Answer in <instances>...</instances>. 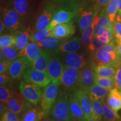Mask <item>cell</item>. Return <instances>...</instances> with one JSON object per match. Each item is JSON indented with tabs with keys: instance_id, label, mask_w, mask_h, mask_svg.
Here are the masks:
<instances>
[{
	"instance_id": "obj_55",
	"label": "cell",
	"mask_w": 121,
	"mask_h": 121,
	"mask_svg": "<svg viewBox=\"0 0 121 121\" xmlns=\"http://www.w3.org/2000/svg\"><path fill=\"white\" fill-rule=\"evenodd\" d=\"M119 17H120V18H121V14H120V15H119Z\"/></svg>"
},
{
	"instance_id": "obj_42",
	"label": "cell",
	"mask_w": 121,
	"mask_h": 121,
	"mask_svg": "<svg viewBox=\"0 0 121 121\" xmlns=\"http://www.w3.org/2000/svg\"><path fill=\"white\" fill-rule=\"evenodd\" d=\"M11 77L9 76L6 73H2L0 75V85L12 87Z\"/></svg>"
},
{
	"instance_id": "obj_46",
	"label": "cell",
	"mask_w": 121,
	"mask_h": 121,
	"mask_svg": "<svg viewBox=\"0 0 121 121\" xmlns=\"http://www.w3.org/2000/svg\"><path fill=\"white\" fill-rule=\"evenodd\" d=\"M105 29V28L103 26H100V25H96L95 26L94 28V36H99L103 34L104 30Z\"/></svg>"
},
{
	"instance_id": "obj_6",
	"label": "cell",
	"mask_w": 121,
	"mask_h": 121,
	"mask_svg": "<svg viewBox=\"0 0 121 121\" xmlns=\"http://www.w3.org/2000/svg\"><path fill=\"white\" fill-rule=\"evenodd\" d=\"M19 90L26 100L34 106L37 105L41 98V87L37 85L22 81L19 85Z\"/></svg>"
},
{
	"instance_id": "obj_18",
	"label": "cell",
	"mask_w": 121,
	"mask_h": 121,
	"mask_svg": "<svg viewBox=\"0 0 121 121\" xmlns=\"http://www.w3.org/2000/svg\"><path fill=\"white\" fill-rule=\"evenodd\" d=\"M42 49L35 42L29 40L26 46L22 51H19V57H25L32 63L37 59L41 52Z\"/></svg>"
},
{
	"instance_id": "obj_7",
	"label": "cell",
	"mask_w": 121,
	"mask_h": 121,
	"mask_svg": "<svg viewBox=\"0 0 121 121\" xmlns=\"http://www.w3.org/2000/svg\"><path fill=\"white\" fill-rule=\"evenodd\" d=\"M2 15L1 19L7 29L11 31H17L22 29L23 19L13 8L3 10Z\"/></svg>"
},
{
	"instance_id": "obj_51",
	"label": "cell",
	"mask_w": 121,
	"mask_h": 121,
	"mask_svg": "<svg viewBox=\"0 0 121 121\" xmlns=\"http://www.w3.org/2000/svg\"><path fill=\"white\" fill-rule=\"evenodd\" d=\"M121 13V0H118V9L117 14L120 15Z\"/></svg>"
},
{
	"instance_id": "obj_43",
	"label": "cell",
	"mask_w": 121,
	"mask_h": 121,
	"mask_svg": "<svg viewBox=\"0 0 121 121\" xmlns=\"http://www.w3.org/2000/svg\"><path fill=\"white\" fill-rule=\"evenodd\" d=\"M115 78V87L121 91V65L117 69Z\"/></svg>"
},
{
	"instance_id": "obj_45",
	"label": "cell",
	"mask_w": 121,
	"mask_h": 121,
	"mask_svg": "<svg viewBox=\"0 0 121 121\" xmlns=\"http://www.w3.org/2000/svg\"><path fill=\"white\" fill-rule=\"evenodd\" d=\"M103 51L105 52H117V46H116L113 42H111L110 43L104 45L103 47L100 48Z\"/></svg>"
},
{
	"instance_id": "obj_27",
	"label": "cell",
	"mask_w": 121,
	"mask_h": 121,
	"mask_svg": "<svg viewBox=\"0 0 121 121\" xmlns=\"http://www.w3.org/2000/svg\"><path fill=\"white\" fill-rule=\"evenodd\" d=\"M19 52L15 47H7L1 48L0 52V60H4L12 62L19 57Z\"/></svg>"
},
{
	"instance_id": "obj_39",
	"label": "cell",
	"mask_w": 121,
	"mask_h": 121,
	"mask_svg": "<svg viewBox=\"0 0 121 121\" xmlns=\"http://www.w3.org/2000/svg\"><path fill=\"white\" fill-rule=\"evenodd\" d=\"M1 118V121H21L19 114L10 110H7Z\"/></svg>"
},
{
	"instance_id": "obj_34",
	"label": "cell",
	"mask_w": 121,
	"mask_h": 121,
	"mask_svg": "<svg viewBox=\"0 0 121 121\" xmlns=\"http://www.w3.org/2000/svg\"><path fill=\"white\" fill-rule=\"evenodd\" d=\"M120 119L117 112L113 110L104 102V121H119Z\"/></svg>"
},
{
	"instance_id": "obj_4",
	"label": "cell",
	"mask_w": 121,
	"mask_h": 121,
	"mask_svg": "<svg viewBox=\"0 0 121 121\" xmlns=\"http://www.w3.org/2000/svg\"><path fill=\"white\" fill-rule=\"evenodd\" d=\"M65 64L56 51L52 53V57L48 64L47 73L52 80V82L58 85L61 84V78L64 71Z\"/></svg>"
},
{
	"instance_id": "obj_23",
	"label": "cell",
	"mask_w": 121,
	"mask_h": 121,
	"mask_svg": "<svg viewBox=\"0 0 121 121\" xmlns=\"http://www.w3.org/2000/svg\"><path fill=\"white\" fill-rule=\"evenodd\" d=\"M107 105L113 110L118 112L121 109V91L114 87L109 90L107 98Z\"/></svg>"
},
{
	"instance_id": "obj_25",
	"label": "cell",
	"mask_w": 121,
	"mask_h": 121,
	"mask_svg": "<svg viewBox=\"0 0 121 121\" xmlns=\"http://www.w3.org/2000/svg\"><path fill=\"white\" fill-rule=\"evenodd\" d=\"M95 73L99 76L112 77L114 76L117 69L112 65L108 63H99L93 66Z\"/></svg>"
},
{
	"instance_id": "obj_28",
	"label": "cell",
	"mask_w": 121,
	"mask_h": 121,
	"mask_svg": "<svg viewBox=\"0 0 121 121\" xmlns=\"http://www.w3.org/2000/svg\"><path fill=\"white\" fill-rule=\"evenodd\" d=\"M95 24L93 22L90 24L89 26L85 28L83 30L81 34V40L83 45L86 48H89L91 44L92 39L94 37V28H95Z\"/></svg>"
},
{
	"instance_id": "obj_50",
	"label": "cell",
	"mask_w": 121,
	"mask_h": 121,
	"mask_svg": "<svg viewBox=\"0 0 121 121\" xmlns=\"http://www.w3.org/2000/svg\"><path fill=\"white\" fill-rule=\"evenodd\" d=\"M4 28H6L5 25L3 22L2 19L1 18V20H0V33H1V34H2V33L4 31Z\"/></svg>"
},
{
	"instance_id": "obj_17",
	"label": "cell",
	"mask_w": 121,
	"mask_h": 121,
	"mask_svg": "<svg viewBox=\"0 0 121 121\" xmlns=\"http://www.w3.org/2000/svg\"><path fill=\"white\" fill-rule=\"evenodd\" d=\"M52 50L42 49L38 57L31 63L33 69L42 72H47L48 64L52 57Z\"/></svg>"
},
{
	"instance_id": "obj_11",
	"label": "cell",
	"mask_w": 121,
	"mask_h": 121,
	"mask_svg": "<svg viewBox=\"0 0 121 121\" xmlns=\"http://www.w3.org/2000/svg\"><path fill=\"white\" fill-rule=\"evenodd\" d=\"M73 95L81 106L85 119H94L93 105L86 91L79 89L75 91Z\"/></svg>"
},
{
	"instance_id": "obj_52",
	"label": "cell",
	"mask_w": 121,
	"mask_h": 121,
	"mask_svg": "<svg viewBox=\"0 0 121 121\" xmlns=\"http://www.w3.org/2000/svg\"><path fill=\"white\" fill-rule=\"evenodd\" d=\"M56 2H71V1H73V0H54Z\"/></svg>"
},
{
	"instance_id": "obj_5",
	"label": "cell",
	"mask_w": 121,
	"mask_h": 121,
	"mask_svg": "<svg viewBox=\"0 0 121 121\" xmlns=\"http://www.w3.org/2000/svg\"><path fill=\"white\" fill-rule=\"evenodd\" d=\"M24 81L33 84L44 87L52 82V80L47 72H42L30 67L26 71L23 76Z\"/></svg>"
},
{
	"instance_id": "obj_41",
	"label": "cell",
	"mask_w": 121,
	"mask_h": 121,
	"mask_svg": "<svg viewBox=\"0 0 121 121\" xmlns=\"http://www.w3.org/2000/svg\"><path fill=\"white\" fill-rule=\"evenodd\" d=\"M105 44H106L99 40L97 37L94 36L93 39H92L91 44L90 47H89V49H90L91 51H97V50L100 49L101 48L103 47Z\"/></svg>"
},
{
	"instance_id": "obj_53",
	"label": "cell",
	"mask_w": 121,
	"mask_h": 121,
	"mask_svg": "<svg viewBox=\"0 0 121 121\" xmlns=\"http://www.w3.org/2000/svg\"><path fill=\"white\" fill-rule=\"evenodd\" d=\"M80 121H98V120H96V119H85L84 118L82 120Z\"/></svg>"
},
{
	"instance_id": "obj_19",
	"label": "cell",
	"mask_w": 121,
	"mask_h": 121,
	"mask_svg": "<svg viewBox=\"0 0 121 121\" xmlns=\"http://www.w3.org/2000/svg\"><path fill=\"white\" fill-rule=\"evenodd\" d=\"M81 40L78 37H73L65 40L58 48L60 52L71 53L78 52L81 49Z\"/></svg>"
},
{
	"instance_id": "obj_35",
	"label": "cell",
	"mask_w": 121,
	"mask_h": 121,
	"mask_svg": "<svg viewBox=\"0 0 121 121\" xmlns=\"http://www.w3.org/2000/svg\"><path fill=\"white\" fill-rule=\"evenodd\" d=\"M118 9V0H110L107 5L106 13L112 22L114 21Z\"/></svg>"
},
{
	"instance_id": "obj_22",
	"label": "cell",
	"mask_w": 121,
	"mask_h": 121,
	"mask_svg": "<svg viewBox=\"0 0 121 121\" xmlns=\"http://www.w3.org/2000/svg\"><path fill=\"white\" fill-rule=\"evenodd\" d=\"M109 91L108 89L94 84L90 86L87 92L91 101L101 100L104 102Z\"/></svg>"
},
{
	"instance_id": "obj_2",
	"label": "cell",
	"mask_w": 121,
	"mask_h": 121,
	"mask_svg": "<svg viewBox=\"0 0 121 121\" xmlns=\"http://www.w3.org/2000/svg\"><path fill=\"white\" fill-rule=\"evenodd\" d=\"M58 85L51 82L43 87L41 98L40 107L45 117H47L56 102L58 94Z\"/></svg>"
},
{
	"instance_id": "obj_36",
	"label": "cell",
	"mask_w": 121,
	"mask_h": 121,
	"mask_svg": "<svg viewBox=\"0 0 121 121\" xmlns=\"http://www.w3.org/2000/svg\"><path fill=\"white\" fill-rule=\"evenodd\" d=\"M15 91L11 87L1 86H0V100L3 103H7V102L14 96Z\"/></svg>"
},
{
	"instance_id": "obj_49",
	"label": "cell",
	"mask_w": 121,
	"mask_h": 121,
	"mask_svg": "<svg viewBox=\"0 0 121 121\" xmlns=\"http://www.w3.org/2000/svg\"><path fill=\"white\" fill-rule=\"evenodd\" d=\"M117 53L118 54L119 58L121 60V42H117Z\"/></svg>"
},
{
	"instance_id": "obj_10",
	"label": "cell",
	"mask_w": 121,
	"mask_h": 121,
	"mask_svg": "<svg viewBox=\"0 0 121 121\" xmlns=\"http://www.w3.org/2000/svg\"><path fill=\"white\" fill-rule=\"evenodd\" d=\"M8 109L17 114H22L27 109L33 107L22 93H15L14 96L7 103Z\"/></svg>"
},
{
	"instance_id": "obj_16",
	"label": "cell",
	"mask_w": 121,
	"mask_h": 121,
	"mask_svg": "<svg viewBox=\"0 0 121 121\" xmlns=\"http://www.w3.org/2000/svg\"><path fill=\"white\" fill-rule=\"evenodd\" d=\"M75 33V28L72 22L59 24L52 29L50 37L63 39L71 37Z\"/></svg>"
},
{
	"instance_id": "obj_30",
	"label": "cell",
	"mask_w": 121,
	"mask_h": 121,
	"mask_svg": "<svg viewBox=\"0 0 121 121\" xmlns=\"http://www.w3.org/2000/svg\"><path fill=\"white\" fill-rule=\"evenodd\" d=\"M65 41L63 39H59L52 37H49L41 42L38 43L39 47L45 49L52 50L58 48Z\"/></svg>"
},
{
	"instance_id": "obj_13",
	"label": "cell",
	"mask_w": 121,
	"mask_h": 121,
	"mask_svg": "<svg viewBox=\"0 0 121 121\" xmlns=\"http://www.w3.org/2000/svg\"><path fill=\"white\" fill-rule=\"evenodd\" d=\"M56 11V9L52 4H48L46 6L38 17L35 24L36 30H40L47 29Z\"/></svg>"
},
{
	"instance_id": "obj_29",
	"label": "cell",
	"mask_w": 121,
	"mask_h": 121,
	"mask_svg": "<svg viewBox=\"0 0 121 121\" xmlns=\"http://www.w3.org/2000/svg\"><path fill=\"white\" fill-rule=\"evenodd\" d=\"M16 35H15L16 37V44L15 47L17 48L19 51H22L25 48L29 40L30 34L28 30H25L24 31H16Z\"/></svg>"
},
{
	"instance_id": "obj_3",
	"label": "cell",
	"mask_w": 121,
	"mask_h": 121,
	"mask_svg": "<svg viewBox=\"0 0 121 121\" xmlns=\"http://www.w3.org/2000/svg\"><path fill=\"white\" fill-rule=\"evenodd\" d=\"M81 69L65 66L61 78V84L65 90L77 91L79 89Z\"/></svg>"
},
{
	"instance_id": "obj_14",
	"label": "cell",
	"mask_w": 121,
	"mask_h": 121,
	"mask_svg": "<svg viewBox=\"0 0 121 121\" xmlns=\"http://www.w3.org/2000/svg\"><path fill=\"white\" fill-rule=\"evenodd\" d=\"M95 73L93 66L86 65L81 69L79 89L87 91L88 89L95 84Z\"/></svg>"
},
{
	"instance_id": "obj_48",
	"label": "cell",
	"mask_w": 121,
	"mask_h": 121,
	"mask_svg": "<svg viewBox=\"0 0 121 121\" xmlns=\"http://www.w3.org/2000/svg\"><path fill=\"white\" fill-rule=\"evenodd\" d=\"M110 1V0H98L97 5L99 7L105 6L108 5Z\"/></svg>"
},
{
	"instance_id": "obj_37",
	"label": "cell",
	"mask_w": 121,
	"mask_h": 121,
	"mask_svg": "<svg viewBox=\"0 0 121 121\" xmlns=\"http://www.w3.org/2000/svg\"><path fill=\"white\" fill-rule=\"evenodd\" d=\"M16 37L13 34H3L0 37V48L15 47Z\"/></svg>"
},
{
	"instance_id": "obj_38",
	"label": "cell",
	"mask_w": 121,
	"mask_h": 121,
	"mask_svg": "<svg viewBox=\"0 0 121 121\" xmlns=\"http://www.w3.org/2000/svg\"><path fill=\"white\" fill-rule=\"evenodd\" d=\"M97 25L103 26L105 28H113V22H112L109 19L107 13L103 11L100 15Z\"/></svg>"
},
{
	"instance_id": "obj_12",
	"label": "cell",
	"mask_w": 121,
	"mask_h": 121,
	"mask_svg": "<svg viewBox=\"0 0 121 121\" xmlns=\"http://www.w3.org/2000/svg\"><path fill=\"white\" fill-rule=\"evenodd\" d=\"M77 13V9H73V10L70 9H60L56 10L47 29H52L54 26L59 24L71 22Z\"/></svg>"
},
{
	"instance_id": "obj_47",
	"label": "cell",
	"mask_w": 121,
	"mask_h": 121,
	"mask_svg": "<svg viewBox=\"0 0 121 121\" xmlns=\"http://www.w3.org/2000/svg\"><path fill=\"white\" fill-rule=\"evenodd\" d=\"M8 109L7 108V103H3L1 102V104H0V113H1V117L3 116L6 112Z\"/></svg>"
},
{
	"instance_id": "obj_1",
	"label": "cell",
	"mask_w": 121,
	"mask_h": 121,
	"mask_svg": "<svg viewBox=\"0 0 121 121\" xmlns=\"http://www.w3.org/2000/svg\"><path fill=\"white\" fill-rule=\"evenodd\" d=\"M49 114L51 118L58 121H76L69 108V94L66 93L60 92Z\"/></svg>"
},
{
	"instance_id": "obj_24",
	"label": "cell",
	"mask_w": 121,
	"mask_h": 121,
	"mask_svg": "<svg viewBox=\"0 0 121 121\" xmlns=\"http://www.w3.org/2000/svg\"><path fill=\"white\" fill-rule=\"evenodd\" d=\"M13 6L24 20L29 14L31 4L30 0H13Z\"/></svg>"
},
{
	"instance_id": "obj_31",
	"label": "cell",
	"mask_w": 121,
	"mask_h": 121,
	"mask_svg": "<svg viewBox=\"0 0 121 121\" xmlns=\"http://www.w3.org/2000/svg\"><path fill=\"white\" fill-rule=\"evenodd\" d=\"M95 84L110 90L115 87V78L112 77H102L95 74Z\"/></svg>"
},
{
	"instance_id": "obj_44",
	"label": "cell",
	"mask_w": 121,
	"mask_h": 121,
	"mask_svg": "<svg viewBox=\"0 0 121 121\" xmlns=\"http://www.w3.org/2000/svg\"><path fill=\"white\" fill-rule=\"evenodd\" d=\"M11 63V62L6 60L1 61L0 62V73H6L7 72H9V68H10Z\"/></svg>"
},
{
	"instance_id": "obj_8",
	"label": "cell",
	"mask_w": 121,
	"mask_h": 121,
	"mask_svg": "<svg viewBox=\"0 0 121 121\" xmlns=\"http://www.w3.org/2000/svg\"><path fill=\"white\" fill-rule=\"evenodd\" d=\"M30 67L31 63L26 57H19L11 62L9 73L13 79L20 80Z\"/></svg>"
},
{
	"instance_id": "obj_21",
	"label": "cell",
	"mask_w": 121,
	"mask_h": 121,
	"mask_svg": "<svg viewBox=\"0 0 121 121\" xmlns=\"http://www.w3.org/2000/svg\"><path fill=\"white\" fill-rule=\"evenodd\" d=\"M44 114L41 109L31 107L22 113L21 121H43Z\"/></svg>"
},
{
	"instance_id": "obj_33",
	"label": "cell",
	"mask_w": 121,
	"mask_h": 121,
	"mask_svg": "<svg viewBox=\"0 0 121 121\" xmlns=\"http://www.w3.org/2000/svg\"><path fill=\"white\" fill-rule=\"evenodd\" d=\"M94 119L101 121L104 116V102L101 100L91 101Z\"/></svg>"
},
{
	"instance_id": "obj_15",
	"label": "cell",
	"mask_w": 121,
	"mask_h": 121,
	"mask_svg": "<svg viewBox=\"0 0 121 121\" xmlns=\"http://www.w3.org/2000/svg\"><path fill=\"white\" fill-rule=\"evenodd\" d=\"M63 62L65 66L81 69L87 65L86 59L83 54L79 53H67L63 57Z\"/></svg>"
},
{
	"instance_id": "obj_32",
	"label": "cell",
	"mask_w": 121,
	"mask_h": 121,
	"mask_svg": "<svg viewBox=\"0 0 121 121\" xmlns=\"http://www.w3.org/2000/svg\"><path fill=\"white\" fill-rule=\"evenodd\" d=\"M52 29H45L44 30H37V31L30 35L29 40L34 42L35 43H39L44 40L48 37H50Z\"/></svg>"
},
{
	"instance_id": "obj_40",
	"label": "cell",
	"mask_w": 121,
	"mask_h": 121,
	"mask_svg": "<svg viewBox=\"0 0 121 121\" xmlns=\"http://www.w3.org/2000/svg\"><path fill=\"white\" fill-rule=\"evenodd\" d=\"M113 29L117 42H121V22L114 20L113 22Z\"/></svg>"
},
{
	"instance_id": "obj_9",
	"label": "cell",
	"mask_w": 121,
	"mask_h": 121,
	"mask_svg": "<svg viewBox=\"0 0 121 121\" xmlns=\"http://www.w3.org/2000/svg\"><path fill=\"white\" fill-rule=\"evenodd\" d=\"M93 57L96 64L108 63L116 69L121 65V60L116 52H105L99 49L94 52Z\"/></svg>"
},
{
	"instance_id": "obj_54",
	"label": "cell",
	"mask_w": 121,
	"mask_h": 121,
	"mask_svg": "<svg viewBox=\"0 0 121 121\" xmlns=\"http://www.w3.org/2000/svg\"><path fill=\"white\" fill-rule=\"evenodd\" d=\"M43 121H58L54 120V119L52 118H45Z\"/></svg>"
},
{
	"instance_id": "obj_26",
	"label": "cell",
	"mask_w": 121,
	"mask_h": 121,
	"mask_svg": "<svg viewBox=\"0 0 121 121\" xmlns=\"http://www.w3.org/2000/svg\"><path fill=\"white\" fill-rule=\"evenodd\" d=\"M69 108L72 115L76 121L82 120L84 118V114L81 106L73 94H69Z\"/></svg>"
},
{
	"instance_id": "obj_20",
	"label": "cell",
	"mask_w": 121,
	"mask_h": 121,
	"mask_svg": "<svg viewBox=\"0 0 121 121\" xmlns=\"http://www.w3.org/2000/svg\"><path fill=\"white\" fill-rule=\"evenodd\" d=\"M97 13L98 10H86L80 13L78 19V25L81 32L93 23Z\"/></svg>"
}]
</instances>
